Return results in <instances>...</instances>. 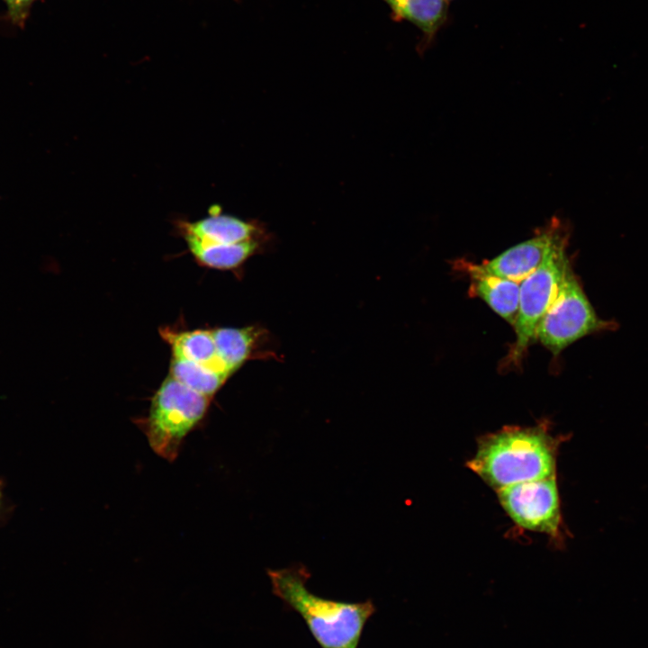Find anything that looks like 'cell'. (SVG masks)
<instances>
[{"mask_svg":"<svg viewBox=\"0 0 648 648\" xmlns=\"http://www.w3.org/2000/svg\"><path fill=\"white\" fill-rule=\"evenodd\" d=\"M604 327L605 322L598 318L569 267L554 301L536 328V338L558 355L572 343Z\"/></svg>","mask_w":648,"mask_h":648,"instance_id":"4","label":"cell"},{"mask_svg":"<svg viewBox=\"0 0 648 648\" xmlns=\"http://www.w3.org/2000/svg\"><path fill=\"white\" fill-rule=\"evenodd\" d=\"M500 503L518 526L555 536L562 521L555 475L497 490Z\"/></svg>","mask_w":648,"mask_h":648,"instance_id":"6","label":"cell"},{"mask_svg":"<svg viewBox=\"0 0 648 648\" xmlns=\"http://www.w3.org/2000/svg\"><path fill=\"white\" fill-rule=\"evenodd\" d=\"M180 234H189L213 243H237L252 239L257 231L255 224L223 214L218 205L209 210V216L196 221L178 220Z\"/></svg>","mask_w":648,"mask_h":648,"instance_id":"9","label":"cell"},{"mask_svg":"<svg viewBox=\"0 0 648 648\" xmlns=\"http://www.w3.org/2000/svg\"><path fill=\"white\" fill-rule=\"evenodd\" d=\"M446 1H450V0H446Z\"/></svg>","mask_w":648,"mask_h":648,"instance_id":"16","label":"cell"},{"mask_svg":"<svg viewBox=\"0 0 648 648\" xmlns=\"http://www.w3.org/2000/svg\"><path fill=\"white\" fill-rule=\"evenodd\" d=\"M274 595L299 614L320 648H359L364 628L376 611L372 599L338 601L320 597L306 586L303 565L267 570Z\"/></svg>","mask_w":648,"mask_h":648,"instance_id":"1","label":"cell"},{"mask_svg":"<svg viewBox=\"0 0 648 648\" xmlns=\"http://www.w3.org/2000/svg\"><path fill=\"white\" fill-rule=\"evenodd\" d=\"M160 333L171 346L172 356L186 359L228 375L232 374L219 357L211 330L174 332L164 328Z\"/></svg>","mask_w":648,"mask_h":648,"instance_id":"10","label":"cell"},{"mask_svg":"<svg viewBox=\"0 0 648 648\" xmlns=\"http://www.w3.org/2000/svg\"><path fill=\"white\" fill-rule=\"evenodd\" d=\"M170 375L188 388L210 398L230 376L176 356H172Z\"/></svg>","mask_w":648,"mask_h":648,"instance_id":"14","label":"cell"},{"mask_svg":"<svg viewBox=\"0 0 648 648\" xmlns=\"http://www.w3.org/2000/svg\"><path fill=\"white\" fill-rule=\"evenodd\" d=\"M211 331L218 356L231 373L251 356L256 339L252 328H221Z\"/></svg>","mask_w":648,"mask_h":648,"instance_id":"13","label":"cell"},{"mask_svg":"<svg viewBox=\"0 0 648 648\" xmlns=\"http://www.w3.org/2000/svg\"><path fill=\"white\" fill-rule=\"evenodd\" d=\"M181 235L196 261L216 269H231L240 266L257 247L253 239L237 243H213L189 234Z\"/></svg>","mask_w":648,"mask_h":648,"instance_id":"11","label":"cell"},{"mask_svg":"<svg viewBox=\"0 0 648 648\" xmlns=\"http://www.w3.org/2000/svg\"><path fill=\"white\" fill-rule=\"evenodd\" d=\"M567 232L557 218L531 238L517 244L482 265L490 272L520 284L558 249L567 245Z\"/></svg>","mask_w":648,"mask_h":648,"instance_id":"7","label":"cell"},{"mask_svg":"<svg viewBox=\"0 0 648 648\" xmlns=\"http://www.w3.org/2000/svg\"><path fill=\"white\" fill-rule=\"evenodd\" d=\"M464 266L474 293L514 326L518 311L520 284L488 271L482 265L466 263Z\"/></svg>","mask_w":648,"mask_h":648,"instance_id":"8","label":"cell"},{"mask_svg":"<svg viewBox=\"0 0 648 648\" xmlns=\"http://www.w3.org/2000/svg\"><path fill=\"white\" fill-rule=\"evenodd\" d=\"M557 445L540 426L506 427L478 441L468 467L494 490L555 475Z\"/></svg>","mask_w":648,"mask_h":648,"instance_id":"2","label":"cell"},{"mask_svg":"<svg viewBox=\"0 0 648 648\" xmlns=\"http://www.w3.org/2000/svg\"><path fill=\"white\" fill-rule=\"evenodd\" d=\"M211 398L169 375L152 398L148 414L137 420L151 449L174 462L184 437L205 416Z\"/></svg>","mask_w":648,"mask_h":648,"instance_id":"3","label":"cell"},{"mask_svg":"<svg viewBox=\"0 0 648 648\" xmlns=\"http://www.w3.org/2000/svg\"><path fill=\"white\" fill-rule=\"evenodd\" d=\"M569 267L565 246L519 284L518 311L514 324L516 340L508 360L510 364H518L536 339V328L554 301Z\"/></svg>","mask_w":648,"mask_h":648,"instance_id":"5","label":"cell"},{"mask_svg":"<svg viewBox=\"0 0 648 648\" xmlns=\"http://www.w3.org/2000/svg\"><path fill=\"white\" fill-rule=\"evenodd\" d=\"M396 16L408 20L428 37H433L447 18L446 0H383Z\"/></svg>","mask_w":648,"mask_h":648,"instance_id":"12","label":"cell"},{"mask_svg":"<svg viewBox=\"0 0 648 648\" xmlns=\"http://www.w3.org/2000/svg\"><path fill=\"white\" fill-rule=\"evenodd\" d=\"M8 10L9 16L14 22L22 24L28 14L34 0H3Z\"/></svg>","mask_w":648,"mask_h":648,"instance_id":"15","label":"cell"}]
</instances>
